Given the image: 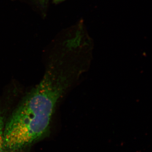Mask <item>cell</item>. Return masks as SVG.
Returning a JSON list of instances; mask_svg holds the SVG:
<instances>
[{"mask_svg": "<svg viewBox=\"0 0 152 152\" xmlns=\"http://www.w3.org/2000/svg\"><path fill=\"white\" fill-rule=\"evenodd\" d=\"M64 71L51 68L30 92L5 124L7 152H21L43 137L58 102L69 84Z\"/></svg>", "mask_w": 152, "mask_h": 152, "instance_id": "obj_1", "label": "cell"}, {"mask_svg": "<svg viewBox=\"0 0 152 152\" xmlns=\"http://www.w3.org/2000/svg\"><path fill=\"white\" fill-rule=\"evenodd\" d=\"M5 122L4 119L0 115V152H7L5 149L4 140V129Z\"/></svg>", "mask_w": 152, "mask_h": 152, "instance_id": "obj_2", "label": "cell"}, {"mask_svg": "<svg viewBox=\"0 0 152 152\" xmlns=\"http://www.w3.org/2000/svg\"><path fill=\"white\" fill-rule=\"evenodd\" d=\"M40 4L44 6L46 5L48 2L49 0H38Z\"/></svg>", "mask_w": 152, "mask_h": 152, "instance_id": "obj_3", "label": "cell"}, {"mask_svg": "<svg viewBox=\"0 0 152 152\" xmlns=\"http://www.w3.org/2000/svg\"><path fill=\"white\" fill-rule=\"evenodd\" d=\"M65 1V0H53V3L55 4H59V3L62 2L64 1Z\"/></svg>", "mask_w": 152, "mask_h": 152, "instance_id": "obj_4", "label": "cell"}]
</instances>
